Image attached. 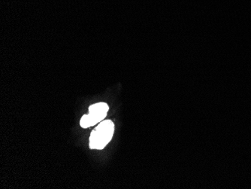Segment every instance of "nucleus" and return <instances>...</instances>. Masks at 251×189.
Masks as SVG:
<instances>
[{
  "instance_id": "obj_1",
  "label": "nucleus",
  "mask_w": 251,
  "mask_h": 189,
  "mask_svg": "<svg viewBox=\"0 0 251 189\" xmlns=\"http://www.w3.org/2000/svg\"><path fill=\"white\" fill-rule=\"evenodd\" d=\"M115 125L112 121H105L97 126L90 135V147L92 149H102L112 138Z\"/></svg>"
},
{
  "instance_id": "obj_2",
  "label": "nucleus",
  "mask_w": 251,
  "mask_h": 189,
  "mask_svg": "<svg viewBox=\"0 0 251 189\" xmlns=\"http://www.w3.org/2000/svg\"><path fill=\"white\" fill-rule=\"evenodd\" d=\"M108 109L109 107L105 103H99L90 106L89 107V117L91 121V125L93 126L99 121L103 120L106 117Z\"/></svg>"
},
{
  "instance_id": "obj_3",
  "label": "nucleus",
  "mask_w": 251,
  "mask_h": 189,
  "mask_svg": "<svg viewBox=\"0 0 251 189\" xmlns=\"http://www.w3.org/2000/svg\"><path fill=\"white\" fill-rule=\"evenodd\" d=\"M81 126L84 128H89V127L92 126L91 125V121H90V117L89 115H84L81 120Z\"/></svg>"
}]
</instances>
